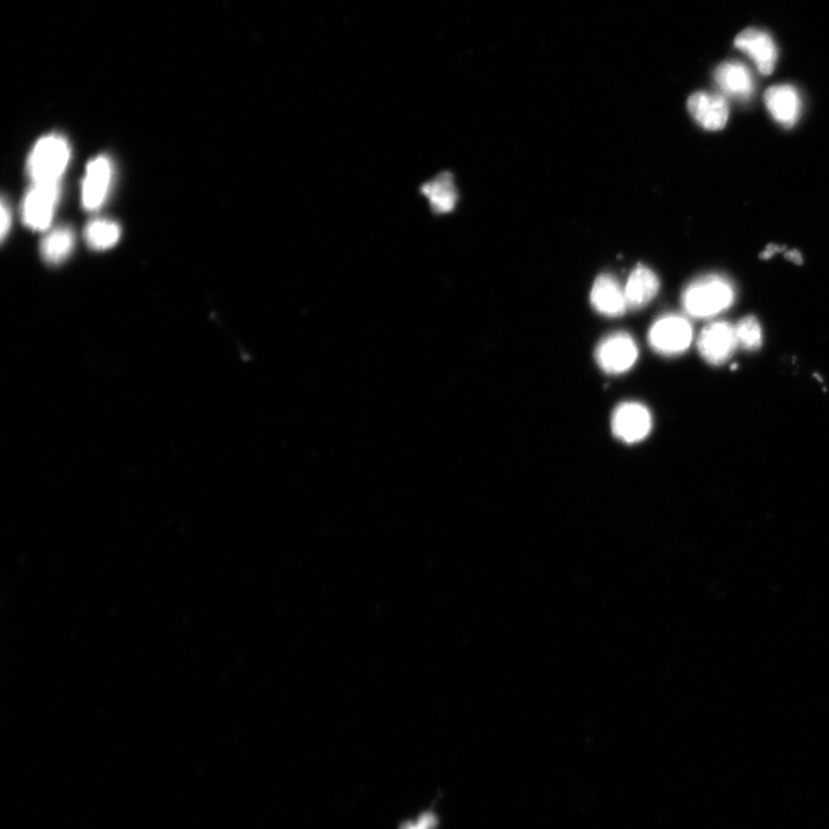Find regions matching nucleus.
<instances>
[{
    "label": "nucleus",
    "mask_w": 829,
    "mask_h": 829,
    "mask_svg": "<svg viewBox=\"0 0 829 829\" xmlns=\"http://www.w3.org/2000/svg\"><path fill=\"white\" fill-rule=\"evenodd\" d=\"M659 280L646 266H638L628 278L625 286V295L630 309H641L656 298L659 291Z\"/></svg>",
    "instance_id": "nucleus-14"
},
{
    "label": "nucleus",
    "mask_w": 829,
    "mask_h": 829,
    "mask_svg": "<svg viewBox=\"0 0 829 829\" xmlns=\"http://www.w3.org/2000/svg\"><path fill=\"white\" fill-rule=\"evenodd\" d=\"M714 79L717 85L728 96L747 100L755 90V80L749 68L739 62H726L721 64Z\"/></svg>",
    "instance_id": "nucleus-13"
},
{
    "label": "nucleus",
    "mask_w": 829,
    "mask_h": 829,
    "mask_svg": "<svg viewBox=\"0 0 829 829\" xmlns=\"http://www.w3.org/2000/svg\"><path fill=\"white\" fill-rule=\"evenodd\" d=\"M60 195L59 184H36L30 188L22 204V219L34 231L50 226Z\"/></svg>",
    "instance_id": "nucleus-6"
},
{
    "label": "nucleus",
    "mask_w": 829,
    "mask_h": 829,
    "mask_svg": "<svg viewBox=\"0 0 829 829\" xmlns=\"http://www.w3.org/2000/svg\"><path fill=\"white\" fill-rule=\"evenodd\" d=\"M737 345L749 351H755L763 344L762 326L755 317L749 316L742 319L735 327Z\"/></svg>",
    "instance_id": "nucleus-17"
},
{
    "label": "nucleus",
    "mask_w": 829,
    "mask_h": 829,
    "mask_svg": "<svg viewBox=\"0 0 829 829\" xmlns=\"http://www.w3.org/2000/svg\"><path fill=\"white\" fill-rule=\"evenodd\" d=\"M735 47L754 60L760 73L770 75L774 71L778 50L767 33L755 28L745 29L735 38Z\"/></svg>",
    "instance_id": "nucleus-8"
},
{
    "label": "nucleus",
    "mask_w": 829,
    "mask_h": 829,
    "mask_svg": "<svg viewBox=\"0 0 829 829\" xmlns=\"http://www.w3.org/2000/svg\"><path fill=\"white\" fill-rule=\"evenodd\" d=\"M691 117L707 131H720L727 125L729 106L725 97L698 91L688 101Z\"/></svg>",
    "instance_id": "nucleus-9"
},
{
    "label": "nucleus",
    "mask_w": 829,
    "mask_h": 829,
    "mask_svg": "<svg viewBox=\"0 0 829 829\" xmlns=\"http://www.w3.org/2000/svg\"><path fill=\"white\" fill-rule=\"evenodd\" d=\"M735 291L726 278L707 276L697 279L684 289L682 304L686 313L695 318H711L732 307Z\"/></svg>",
    "instance_id": "nucleus-1"
},
{
    "label": "nucleus",
    "mask_w": 829,
    "mask_h": 829,
    "mask_svg": "<svg viewBox=\"0 0 829 829\" xmlns=\"http://www.w3.org/2000/svg\"><path fill=\"white\" fill-rule=\"evenodd\" d=\"M74 242V234L70 228H57L43 240L41 254L48 263L58 264L70 256L74 248Z\"/></svg>",
    "instance_id": "nucleus-15"
},
{
    "label": "nucleus",
    "mask_w": 829,
    "mask_h": 829,
    "mask_svg": "<svg viewBox=\"0 0 829 829\" xmlns=\"http://www.w3.org/2000/svg\"><path fill=\"white\" fill-rule=\"evenodd\" d=\"M112 178V165L101 156L88 164L82 185V204L86 210L100 209L108 196Z\"/></svg>",
    "instance_id": "nucleus-10"
},
{
    "label": "nucleus",
    "mask_w": 829,
    "mask_h": 829,
    "mask_svg": "<svg viewBox=\"0 0 829 829\" xmlns=\"http://www.w3.org/2000/svg\"><path fill=\"white\" fill-rule=\"evenodd\" d=\"M694 331L687 318L679 315L660 317L649 331V344L654 352L676 356L690 347Z\"/></svg>",
    "instance_id": "nucleus-3"
},
{
    "label": "nucleus",
    "mask_w": 829,
    "mask_h": 829,
    "mask_svg": "<svg viewBox=\"0 0 829 829\" xmlns=\"http://www.w3.org/2000/svg\"><path fill=\"white\" fill-rule=\"evenodd\" d=\"M590 300L597 313L607 317H620L628 309L625 288L608 275L597 278L591 289Z\"/></svg>",
    "instance_id": "nucleus-12"
},
{
    "label": "nucleus",
    "mask_w": 829,
    "mask_h": 829,
    "mask_svg": "<svg viewBox=\"0 0 829 829\" xmlns=\"http://www.w3.org/2000/svg\"><path fill=\"white\" fill-rule=\"evenodd\" d=\"M638 359V347L628 333H613L599 342L596 361L608 375L626 374Z\"/></svg>",
    "instance_id": "nucleus-4"
},
{
    "label": "nucleus",
    "mask_w": 829,
    "mask_h": 829,
    "mask_svg": "<svg viewBox=\"0 0 829 829\" xmlns=\"http://www.w3.org/2000/svg\"><path fill=\"white\" fill-rule=\"evenodd\" d=\"M737 345L734 326L716 322L704 327L698 338V351L703 359L713 365L725 363L735 352Z\"/></svg>",
    "instance_id": "nucleus-7"
},
{
    "label": "nucleus",
    "mask_w": 829,
    "mask_h": 829,
    "mask_svg": "<svg viewBox=\"0 0 829 829\" xmlns=\"http://www.w3.org/2000/svg\"><path fill=\"white\" fill-rule=\"evenodd\" d=\"M11 227V210L9 205L6 202L2 201V227H0V233H2V240L5 241L7 233H9Z\"/></svg>",
    "instance_id": "nucleus-18"
},
{
    "label": "nucleus",
    "mask_w": 829,
    "mask_h": 829,
    "mask_svg": "<svg viewBox=\"0 0 829 829\" xmlns=\"http://www.w3.org/2000/svg\"><path fill=\"white\" fill-rule=\"evenodd\" d=\"M121 230L111 220L98 219L87 225L85 239L90 248L105 250L112 248L120 239Z\"/></svg>",
    "instance_id": "nucleus-16"
},
{
    "label": "nucleus",
    "mask_w": 829,
    "mask_h": 829,
    "mask_svg": "<svg viewBox=\"0 0 829 829\" xmlns=\"http://www.w3.org/2000/svg\"><path fill=\"white\" fill-rule=\"evenodd\" d=\"M765 104L774 120L782 126L792 127L800 119L802 101L793 86L779 85L767 89Z\"/></svg>",
    "instance_id": "nucleus-11"
},
{
    "label": "nucleus",
    "mask_w": 829,
    "mask_h": 829,
    "mask_svg": "<svg viewBox=\"0 0 829 829\" xmlns=\"http://www.w3.org/2000/svg\"><path fill=\"white\" fill-rule=\"evenodd\" d=\"M650 410L638 402H625L616 407L612 415L613 435L626 444H636L650 435L652 430Z\"/></svg>",
    "instance_id": "nucleus-5"
},
{
    "label": "nucleus",
    "mask_w": 829,
    "mask_h": 829,
    "mask_svg": "<svg viewBox=\"0 0 829 829\" xmlns=\"http://www.w3.org/2000/svg\"><path fill=\"white\" fill-rule=\"evenodd\" d=\"M71 158V149L63 136H45L35 144L27 164L33 185L59 184Z\"/></svg>",
    "instance_id": "nucleus-2"
}]
</instances>
